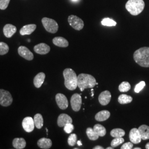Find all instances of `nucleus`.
I'll return each mask as SVG.
<instances>
[{
	"mask_svg": "<svg viewBox=\"0 0 149 149\" xmlns=\"http://www.w3.org/2000/svg\"><path fill=\"white\" fill-rule=\"evenodd\" d=\"M133 57L135 61L140 66L149 68V47H143L136 50Z\"/></svg>",
	"mask_w": 149,
	"mask_h": 149,
	"instance_id": "nucleus-1",
	"label": "nucleus"
},
{
	"mask_svg": "<svg viewBox=\"0 0 149 149\" xmlns=\"http://www.w3.org/2000/svg\"><path fill=\"white\" fill-rule=\"evenodd\" d=\"M65 87L69 90L73 91L77 87V76L74 71L70 68L64 70L63 72Z\"/></svg>",
	"mask_w": 149,
	"mask_h": 149,
	"instance_id": "nucleus-2",
	"label": "nucleus"
},
{
	"mask_svg": "<svg viewBox=\"0 0 149 149\" xmlns=\"http://www.w3.org/2000/svg\"><path fill=\"white\" fill-rule=\"evenodd\" d=\"M96 84L95 78L91 74H81L77 76V86L82 92L86 88L94 87Z\"/></svg>",
	"mask_w": 149,
	"mask_h": 149,
	"instance_id": "nucleus-3",
	"label": "nucleus"
},
{
	"mask_svg": "<svg viewBox=\"0 0 149 149\" xmlns=\"http://www.w3.org/2000/svg\"><path fill=\"white\" fill-rule=\"evenodd\" d=\"M145 7L143 0H128L125 4L127 10L133 16H137L141 13Z\"/></svg>",
	"mask_w": 149,
	"mask_h": 149,
	"instance_id": "nucleus-4",
	"label": "nucleus"
},
{
	"mask_svg": "<svg viewBox=\"0 0 149 149\" xmlns=\"http://www.w3.org/2000/svg\"><path fill=\"white\" fill-rule=\"evenodd\" d=\"M42 22L47 32L53 34L58 32L59 26L58 24L55 20L47 17H44L42 19Z\"/></svg>",
	"mask_w": 149,
	"mask_h": 149,
	"instance_id": "nucleus-5",
	"label": "nucleus"
},
{
	"mask_svg": "<svg viewBox=\"0 0 149 149\" xmlns=\"http://www.w3.org/2000/svg\"><path fill=\"white\" fill-rule=\"evenodd\" d=\"M13 102V98L10 92L0 89V104L3 107L10 106Z\"/></svg>",
	"mask_w": 149,
	"mask_h": 149,
	"instance_id": "nucleus-6",
	"label": "nucleus"
},
{
	"mask_svg": "<svg viewBox=\"0 0 149 149\" xmlns=\"http://www.w3.org/2000/svg\"><path fill=\"white\" fill-rule=\"evenodd\" d=\"M70 25L75 30L80 31L84 27V22L77 16L71 15L68 17Z\"/></svg>",
	"mask_w": 149,
	"mask_h": 149,
	"instance_id": "nucleus-7",
	"label": "nucleus"
},
{
	"mask_svg": "<svg viewBox=\"0 0 149 149\" xmlns=\"http://www.w3.org/2000/svg\"><path fill=\"white\" fill-rule=\"evenodd\" d=\"M82 104V98L80 94L74 93L71 98V106L74 112H79Z\"/></svg>",
	"mask_w": 149,
	"mask_h": 149,
	"instance_id": "nucleus-8",
	"label": "nucleus"
},
{
	"mask_svg": "<svg viewBox=\"0 0 149 149\" xmlns=\"http://www.w3.org/2000/svg\"><path fill=\"white\" fill-rule=\"evenodd\" d=\"M55 100L58 106L61 109H66L69 106L68 100L66 97L62 93H58L55 96Z\"/></svg>",
	"mask_w": 149,
	"mask_h": 149,
	"instance_id": "nucleus-9",
	"label": "nucleus"
},
{
	"mask_svg": "<svg viewBox=\"0 0 149 149\" xmlns=\"http://www.w3.org/2000/svg\"><path fill=\"white\" fill-rule=\"evenodd\" d=\"M22 127L23 129L27 133L32 132V131H33L35 127L34 119L30 117H27L24 118L22 122Z\"/></svg>",
	"mask_w": 149,
	"mask_h": 149,
	"instance_id": "nucleus-10",
	"label": "nucleus"
},
{
	"mask_svg": "<svg viewBox=\"0 0 149 149\" xmlns=\"http://www.w3.org/2000/svg\"><path fill=\"white\" fill-rule=\"evenodd\" d=\"M18 52L21 56L27 60L31 61L34 58L33 54L26 47H19L18 49Z\"/></svg>",
	"mask_w": 149,
	"mask_h": 149,
	"instance_id": "nucleus-11",
	"label": "nucleus"
},
{
	"mask_svg": "<svg viewBox=\"0 0 149 149\" xmlns=\"http://www.w3.org/2000/svg\"><path fill=\"white\" fill-rule=\"evenodd\" d=\"M112 95L109 91L102 92L98 97V101L102 106H107L111 101Z\"/></svg>",
	"mask_w": 149,
	"mask_h": 149,
	"instance_id": "nucleus-12",
	"label": "nucleus"
},
{
	"mask_svg": "<svg viewBox=\"0 0 149 149\" xmlns=\"http://www.w3.org/2000/svg\"><path fill=\"white\" fill-rule=\"evenodd\" d=\"M129 139L130 141L133 144H139L141 142V138L138 129L133 128L131 129L129 133Z\"/></svg>",
	"mask_w": 149,
	"mask_h": 149,
	"instance_id": "nucleus-13",
	"label": "nucleus"
},
{
	"mask_svg": "<svg viewBox=\"0 0 149 149\" xmlns=\"http://www.w3.org/2000/svg\"><path fill=\"white\" fill-rule=\"evenodd\" d=\"M34 50L36 53L40 55H45L49 53L50 50V47L45 43H40L35 45Z\"/></svg>",
	"mask_w": 149,
	"mask_h": 149,
	"instance_id": "nucleus-14",
	"label": "nucleus"
},
{
	"mask_svg": "<svg viewBox=\"0 0 149 149\" xmlns=\"http://www.w3.org/2000/svg\"><path fill=\"white\" fill-rule=\"evenodd\" d=\"M72 119L69 115L66 114H61L58 118L57 123L60 127H63L68 123H72Z\"/></svg>",
	"mask_w": 149,
	"mask_h": 149,
	"instance_id": "nucleus-15",
	"label": "nucleus"
},
{
	"mask_svg": "<svg viewBox=\"0 0 149 149\" xmlns=\"http://www.w3.org/2000/svg\"><path fill=\"white\" fill-rule=\"evenodd\" d=\"M16 32L17 28L11 24H7L3 27V33L6 37H12Z\"/></svg>",
	"mask_w": 149,
	"mask_h": 149,
	"instance_id": "nucleus-16",
	"label": "nucleus"
},
{
	"mask_svg": "<svg viewBox=\"0 0 149 149\" xmlns=\"http://www.w3.org/2000/svg\"><path fill=\"white\" fill-rule=\"evenodd\" d=\"M36 28L37 26L34 24L26 25L22 28L19 33L22 36L30 35L36 30Z\"/></svg>",
	"mask_w": 149,
	"mask_h": 149,
	"instance_id": "nucleus-17",
	"label": "nucleus"
},
{
	"mask_svg": "<svg viewBox=\"0 0 149 149\" xmlns=\"http://www.w3.org/2000/svg\"><path fill=\"white\" fill-rule=\"evenodd\" d=\"M37 144L38 146L41 149H50L52 146V141L50 139L43 138L38 141Z\"/></svg>",
	"mask_w": 149,
	"mask_h": 149,
	"instance_id": "nucleus-18",
	"label": "nucleus"
},
{
	"mask_svg": "<svg viewBox=\"0 0 149 149\" xmlns=\"http://www.w3.org/2000/svg\"><path fill=\"white\" fill-rule=\"evenodd\" d=\"M53 43L55 45L59 47L66 48L69 46L68 41L65 38L61 37L54 38L53 39Z\"/></svg>",
	"mask_w": 149,
	"mask_h": 149,
	"instance_id": "nucleus-19",
	"label": "nucleus"
},
{
	"mask_svg": "<svg viewBox=\"0 0 149 149\" xmlns=\"http://www.w3.org/2000/svg\"><path fill=\"white\" fill-rule=\"evenodd\" d=\"M45 78V74L44 72H40L34 78V85L38 88H40L43 85Z\"/></svg>",
	"mask_w": 149,
	"mask_h": 149,
	"instance_id": "nucleus-20",
	"label": "nucleus"
},
{
	"mask_svg": "<svg viewBox=\"0 0 149 149\" xmlns=\"http://www.w3.org/2000/svg\"><path fill=\"white\" fill-rule=\"evenodd\" d=\"M111 116V113L108 111L103 110L97 113L95 116V119L99 122H103L107 120Z\"/></svg>",
	"mask_w": 149,
	"mask_h": 149,
	"instance_id": "nucleus-21",
	"label": "nucleus"
},
{
	"mask_svg": "<svg viewBox=\"0 0 149 149\" xmlns=\"http://www.w3.org/2000/svg\"><path fill=\"white\" fill-rule=\"evenodd\" d=\"M13 146L16 149H23L26 146V141L24 139L17 138L14 139L12 142Z\"/></svg>",
	"mask_w": 149,
	"mask_h": 149,
	"instance_id": "nucleus-22",
	"label": "nucleus"
},
{
	"mask_svg": "<svg viewBox=\"0 0 149 149\" xmlns=\"http://www.w3.org/2000/svg\"><path fill=\"white\" fill-rule=\"evenodd\" d=\"M141 139L145 140L149 139V127L146 125H142L138 128Z\"/></svg>",
	"mask_w": 149,
	"mask_h": 149,
	"instance_id": "nucleus-23",
	"label": "nucleus"
},
{
	"mask_svg": "<svg viewBox=\"0 0 149 149\" xmlns=\"http://www.w3.org/2000/svg\"><path fill=\"white\" fill-rule=\"evenodd\" d=\"M34 122L35 126L37 129H40L43 127L44 120H43V117L40 114L38 113L34 116Z\"/></svg>",
	"mask_w": 149,
	"mask_h": 149,
	"instance_id": "nucleus-24",
	"label": "nucleus"
},
{
	"mask_svg": "<svg viewBox=\"0 0 149 149\" xmlns=\"http://www.w3.org/2000/svg\"><path fill=\"white\" fill-rule=\"evenodd\" d=\"M93 129L96 133L99 136H104L106 134V129L102 125L100 124H97L94 127Z\"/></svg>",
	"mask_w": 149,
	"mask_h": 149,
	"instance_id": "nucleus-25",
	"label": "nucleus"
},
{
	"mask_svg": "<svg viewBox=\"0 0 149 149\" xmlns=\"http://www.w3.org/2000/svg\"><path fill=\"white\" fill-rule=\"evenodd\" d=\"M133 101V98L131 96L125 94H123L118 97V102L120 104H128Z\"/></svg>",
	"mask_w": 149,
	"mask_h": 149,
	"instance_id": "nucleus-26",
	"label": "nucleus"
},
{
	"mask_svg": "<svg viewBox=\"0 0 149 149\" xmlns=\"http://www.w3.org/2000/svg\"><path fill=\"white\" fill-rule=\"evenodd\" d=\"M125 131L120 128H116L113 129L111 132V135L113 138H120L123 137L125 135Z\"/></svg>",
	"mask_w": 149,
	"mask_h": 149,
	"instance_id": "nucleus-27",
	"label": "nucleus"
},
{
	"mask_svg": "<svg viewBox=\"0 0 149 149\" xmlns=\"http://www.w3.org/2000/svg\"><path fill=\"white\" fill-rule=\"evenodd\" d=\"M86 134L88 138L91 140H96L99 138L98 135L96 133L94 129L92 128H87L86 130Z\"/></svg>",
	"mask_w": 149,
	"mask_h": 149,
	"instance_id": "nucleus-28",
	"label": "nucleus"
},
{
	"mask_svg": "<svg viewBox=\"0 0 149 149\" xmlns=\"http://www.w3.org/2000/svg\"><path fill=\"white\" fill-rule=\"evenodd\" d=\"M131 88L130 84L126 81L122 82L119 86V90L121 92H126L130 90Z\"/></svg>",
	"mask_w": 149,
	"mask_h": 149,
	"instance_id": "nucleus-29",
	"label": "nucleus"
},
{
	"mask_svg": "<svg viewBox=\"0 0 149 149\" xmlns=\"http://www.w3.org/2000/svg\"><path fill=\"white\" fill-rule=\"evenodd\" d=\"M102 24L104 26L108 27H112V26H116L117 25V22L113 20L112 19L109 18H105L102 19L101 22Z\"/></svg>",
	"mask_w": 149,
	"mask_h": 149,
	"instance_id": "nucleus-30",
	"label": "nucleus"
},
{
	"mask_svg": "<svg viewBox=\"0 0 149 149\" xmlns=\"http://www.w3.org/2000/svg\"><path fill=\"white\" fill-rule=\"evenodd\" d=\"M9 51V47L5 43L0 42V55H3L7 53Z\"/></svg>",
	"mask_w": 149,
	"mask_h": 149,
	"instance_id": "nucleus-31",
	"label": "nucleus"
},
{
	"mask_svg": "<svg viewBox=\"0 0 149 149\" xmlns=\"http://www.w3.org/2000/svg\"><path fill=\"white\" fill-rule=\"evenodd\" d=\"M124 142V139L122 137L115 138L111 141V146L113 148L117 147L118 146L123 144Z\"/></svg>",
	"mask_w": 149,
	"mask_h": 149,
	"instance_id": "nucleus-32",
	"label": "nucleus"
},
{
	"mask_svg": "<svg viewBox=\"0 0 149 149\" xmlns=\"http://www.w3.org/2000/svg\"><path fill=\"white\" fill-rule=\"evenodd\" d=\"M68 144L71 146H74L77 144V135L76 134H71L68 140Z\"/></svg>",
	"mask_w": 149,
	"mask_h": 149,
	"instance_id": "nucleus-33",
	"label": "nucleus"
},
{
	"mask_svg": "<svg viewBox=\"0 0 149 149\" xmlns=\"http://www.w3.org/2000/svg\"><path fill=\"white\" fill-rule=\"evenodd\" d=\"M64 131L67 134L71 133L74 129V126L72 123H68L64 127Z\"/></svg>",
	"mask_w": 149,
	"mask_h": 149,
	"instance_id": "nucleus-34",
	"label": "nucleus"
},
{
	"mask_svg": "<svg viewBox=\"0 0 149 149\" xmlns=\"http://www.w3.org/2000/svg\"><path fill=\"white\" fill-rule=\"evenodd\" d=\"M145 86V82L142 81L140 82H139L138 84H137L134 89V91L136 93H139L142 90Z\"/></svg>",
	"mask_w": 149,
	"mask_h": 149,
	"instance_id": "nucleus-35",
	"label": "nucleus"
},
{
	"mask_svg": "<svg viewBox=\"0 0 149 149\" xmlns=\"http://www.w3.org/2000/svg\"><path fill=\"white\" fill-rule=\"evenodd\" d=\"M10 2V0H0V9L2 10H6L9 5Z\"/></svg>",
	"mask_w": 149,
	"mask_h": 149,
	"instance_id": "nucleus-36",
	"label": "nucleus"
},
{
	"mask_svg": "<svg viewBox=\"0 0 149 149\" xmlns=\"http://www.w3.org/2000/svg\"><path fill=\"white\" fill-rule=\"evenodd\" d=\"M133 143L132 142H128L123 144L120 149H133Z\"/></svg>",
	"mask_w": 149,
	"mask_h": 149,
	"instance_id": "nucleus-37",
	"label": "nucleus"
},
{
	"mask_svg": "<svg viewBox=\"0 0 149 149\" xmlns=\"http://www.w3.org/2000/svg\"><path fill=\"white\" fill-rule=\"evenodd\" d=\"M104 148L102 147V146H95L93 149H103Z\"/></svg>",
	"mask_w": 149,
	"mask_h": 149,
	"instance_id": "nucleus-38",
	"label": "nucleus"
},
{
	"mask_svg": "<svg viewBox=\"0 0 149 149\" xmlns=\"http://www.w3.org/2000/svg\"><path fill=\"white\" fill-rule=\"evenodd\" d=\"M77 144L79 145V146H82V144L81 143V141H77Z\"/></svg>",
	"mask_w": 149,
	"mask_h": 149,
	"instance_id": "nucleus-39",
	"label": "nucleus"
},
{
	"mask_svg": "<svg viewBox=\"0 0 149 149\" xmlns=\"http://www.w3.org/2000/svg\"><path fill=\"white\" fill-rule=\"evenodd\" d=\"M145 148L146 149H149V143L146 144V146H145Z\"/></svg>",
	"mask_w": 149,
	"mask_h": 149,
	"instance_id": "nucleus-40",
	"label": "nucleus"
},
{
	"mask_svg": "<svg viewBox=\"0 0 149 149\" xmlns=\"http://www.w3.org/2000/svg\"><path fill=\"white\" fill-rule=\"evenodd\" d=\"M114 149V148H113V147H108L106 149Z\"/></svg>",
	"mask_w": 149,
	"mask_h": 149,
	"instance_id": "nucleus-41",
	"label": "nucleus"
},
{
	"mask_svg": "<svg viewBox=\"0 0 149 149\" xmlns=\"http://www.w3.org/2000/svg\"><path fill=\"white\" fill-rule=\"evenodd\" d=\"M134 149H141V148H135Z\"/></svg>",
	"mask_w": 149,
	"mask_h": 149,
	"instance_id": "nucleus-42",
	"label": "nucleus"
},
{
	"mask_svg": "<svg viewBox=\"0 0 149 149\" xmlns=\"http://www.w3.org/2000/svg\"><path fill=\"white\" fill-rule=\"evenodd\" d=\"M72 1H74V2H75V1H79V0H72Z\"/></svg>",
	"mask_w": 149,
	"mask_h": 149,
	"instance_id": "nucleus-43",
	"label": "nucleus"
}]
</instances>
